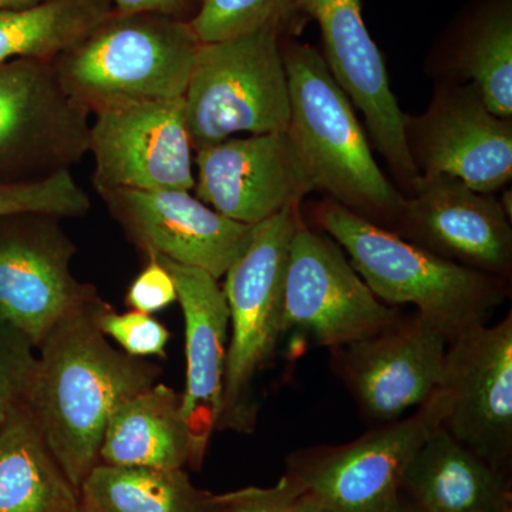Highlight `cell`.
<instances>
[{
  "label": "cell",
  "instance_id": "4dcf8cb0",
  "mask_svg": "<svg viewBox=\"0 0 512 512\" xmlns=\"http://www.w3.org/2000/svg\"><path fill=\"white\" fill-rule=\"evenodd\" d=\"M147 259V265L128 288L126 303L131 311L153 315L177 302V288L160 259L156 256H147Z\"/></svg>",
  "mask_w": 512,
  "mask_h": 512
},
{
  "label": "cell",
  "instance_id": "5b68a950",
  "mask_svg": "<svg viewBox=\"0 0 512 512\" xmlns=\"http://www.w3.org/2000/svg\"><path fill=\"white\" fill-rule=\"evenodd\" d=\"M299 205L254 225L241 258L228 269L222 286L229 311L231 340L225 365L218 430L251 433L256 423L254 379L275 355L282 336L286 271Z\"/></svg>",
  "mask_w": 512,
  "mask_h": 512
},
{
  "label": "cell",
  "instance_id": "5bb4252c",
  "mask_svg": "<svg viewBox=\"0 0 512 512\" xmlns=\"http://www.w3.org/2000/svg\"><path fill=\"white\" fill-rule=\"evenodd\" d=\"M407 148L420 175L444 174L494 194L512 178V121L495 116L473 83L441 87L407 116Z\"/></svg>",
  "mask_w": 512,
  "mask_h": 512
},
{
  "label": "cell",
  "instance_id": "2e32d148",
  "mask_svg": "<svg viewBox=\"0 0 512 512\" xmlns=\"http://www.w3.org/2000/svg\"><path fill=\"white\" fill-rule=\"evenodd\" d=\"M394 234L454 264L510 282L511 218L494 194L450 175H420Z\"/></svg>",
  "mask_w": 512,
  "mask_h": 512
},
{
  "label": "cell",
  "instance_id": "e0dca14e",
  "mask_svg": "<svg viewBox=\"0 0 512 512\" xmlns=\"http://www.w3.org/2000/svg\"><path fill=\"white\" fill-rule=\"evenodd\" d=\"M319 25L326 66L352 104L362 111L373 143L409 194L420 177L407 148L406 114L390 87L382 53L370 37L360 0H293Z\"/></svg>",
  "mask_w": 512,
  "mask_h": 512
},
{
  "label": "cell",
  "instance_id": "ffe728a7",
  "mask_svg": "<svg viewBox=\"0 0 512 512\" xmlns=\"http://www.w3.org/2000/svg\"><path fill=\"white\" fill-rule=\"evenodd\" d=\"M400 491L423 512H511L507 474L441 427L410 460Z\"/></svg>",
  "mask_w": 512,
  "mask_h": 512
},
{
  "label": "cell",
  "instance_id": "ac0fdd59",
  "mask_svg": "<svg viewBox=\"0 0 512 512\" xmlns=\"http://www.w3.org/2000/svg\"><path fill=\"white\" fill-rule=\"evenodd\" d=\"M194 163L195 197L251 227L315 191L289 130L229 137L195 151Z\"/></svg>",
  "mask_w": 512,
  "mask_h": 512
},
{
  "label": "cell",
  "instance_id": "d590c367",
  "mask_svg": "<svg viewBox=\"0 0 512 512\" xmlns=\"http://www.w3.org/2000/svg\"><path fill=\"white\" fill-rule=\"evenodd\" d=\"M77 512H84V511L82 510V508H79V511H77Z\"/></svg>",
  "mask_w": 512,
  "mask_h": 512
},
{
  "label": "cell",
  "instance_id": "cb8c5ba5",
  "mask_svg": "<svg viewBox=\"0 0 512 512\" xmlns=\"http://www.w3.org/2000/svg\"><path fill=\"white\" fill-rule=\"evenodd\" d=\"M111 0H47L0 12V64L55 60L113 13Z\"/></svg>",
  "mask_w": 512,
  "mask_h": 512
},
{
  "label": "cell",
  "instance_id": "277c9868",
  "mask_svg": "<svg viewBox=\"0 0 512 512\" xmlns=\"http://www.w3.org/2000/svg\"><path fill=\"white\" fill-rule=\"evenodd\" d=\"M200 45L183 19L113 10L53 64L70 97L96 114L183 99Z\"/></svg>",
  "mask_w": 512,
  "mask_h": 512
},
{
  "label": "cell",
  "instance_id": "484cf974",
  "mask_svg": "<svg viewBox=\"0 0 512 512\" xmlns=\"http://www.w3.org/2000/svg\"><path fill=\"white\" fill-rule=\"evenodd\" d=\"M296 15L293 0H201L188 25L200 43H215L262 28L284 32Z\"/></svg>",
  "mask_w": 512,
  "mask_h": 512
},
{
  "label": "cell",
  "instance_id": "e575fe53",
  "mask_svg": "<svg viewBox=\"0 0 512 512\" xmlns=\"http://www.w3.org/2000/svg\"><path fill=\"white\" fill-rule=\"evenodd\" d=\"M43 2H47V0H0V12L32 8V6L40 5Z\"/></svg>",
  "mask_w": 512,
  "mask_h": 512
},
{
  "label": "cell",
  "instance_id": "30bf717a",
  "mask_svg": "<svg viewBox=\"0 0 512 512\" xmlns=\"http://www.w3.org/2000/svg\"><path fill=\"white\" fill-rule=\"evenodd\" d=\"M77 248L47 214L0 218V320L39 348L57 322L99 295L72 272Z\"/></svg>",
  "mask_w": 512,
  "mask_h": 512
},
{
  "label": "cell",
  "instance_id": "f546056e",
  "mask_svg": "<svg viewBox=\"0 0 512 512\" xmlns=\"http://www.w3.org/2000/svg\"><path fill=\"white\" fill-rule=\"evenodd\" d=\"M303 493L302 485L286 474L272 487H247L214 494L208 512H289Z\"/></svg>",
  "mask_w": 512,
  "mask_h": 512
},
{
  "label": "cell",
  "instance_id": "836d02e7",
  "mask_svg": "<svg viewBox=\"0 0 512 512\" xmlns=\"http://www.w3.org/2000/svg\"><path fill=\"white\" fill-rule=\"evenodd\" d=\"M384 512H423L420 510V508H417L416 505L412 503V501L409 500V498L406 497V495L402 494V491H400V494L397 495L396 500L393 501L392 504H390V507L387 508Z\"/></svg>",
  "mask_w": 512,
  "mask_h": 512
},
{
  "label": "cell",
  "instance_id": "44dd1931",
  "mask_svg": "<svg viewBox=\"0 0 512 512\" xmlns=\"http://www.w3.org/2000/svg\"><path fill=\"white\" fill-rule=\"evenodd\" d=\"M99 457L101 464L117 467L175 470L191 466L181 394L157 382L121 402L104 430Z\"/></svg>",
  "mask_w": 512,
  "mask_h": 512
},
{
  "label": "cell",
  "instance_id": "d6986e66",
  "mask_svg": "<svg viewBox=\"0 0 512 512\" xmlns=\"http://www.w3.org/2000/svg\"><path fill=\"white\" fill-rule=\"evenodd\" d=\"M175 282L185 322V390L181 412L190 433L191 466L198 468L218 430L224 393L229 311L218 279L202 271L156 256Z\"/></svg>",
  "mask_w": 512,
  "mask_h": 512
},
{
  "label": "cell",
  "instance_id": "52a82bcc",
  "mask_svg": "<svg viewBox=\"0 0 512 512\" xmlns=\"http://www.w3.org/2000/svg\"><path fill=\"white\" fill-rule=\"evenodd\" d=\"M450 394L437 387L406 419L376 426L340 446L309 447L289 457L288 474L336 512H384L402 488L417 450L441 426Z\"/></svg>",
  "mask_w": 512,
  "mask_h": 512
},
{
  "label": "cell",
  "instance_id": "83f0119b",
  "mask_svg": "<svg viewBox=\"0 0 512 512\" xmlns=\"http://www.w3.org/2000/svg\"><path fill=\"white\" fill-rule=\"evenodd\" d=\"M37 349L22 332L0 320V429L25 400Z\"/></svg>",
  "mask_w": 512,
  "mask_h": 512
},
{
  "label": "cell",
  "instance_id": "9c48e42d",
  "mask_svg": "<svg viewBox=\"0 0 512 512\" xmlns=\"http://www.w3.org/2000/svg\"><path fill=\"white\" fill-rule=\"evenodd\" d=\"M397 316L370 291L335 239L299 222L286 271L282 335L296 330L336 349L379 332Z\"/></svg>",
  "mask_w": 512,
  "mask_h": 512
},
{
  "label": "cell",
  "instance_id": "7402d4cb",
  "mask_svg": "<svg viewBox=\"0 0 512 512\" xmlns=\"http://www.w3.org/2000/svg\"><path fill=\"white\" fill-rule=\"evenodd\" d=\"M79 508V491L63 473L23 400L0 429V512Z\"/></svg>",
  "mask_w": 512,
  "mask_h": 512
},
{
  "label": "cell",
  "instance_id": "8fae6325",
  "mask_svg": "<svg viewBox=\"0 0 512 512\" xmlns=\"http://www.w3.org/2000/svg\"><path fill=\"white\" fill-rule=\"evenodd\" d=\"M450 394L441 429L497 470L512 461V315L448 343L440 386Z\"/></svg>",
  "mask_w": 512,
  "mask_h": 512
},
{
  "label": "cell",
  "instance_id": "6da1fadb",
  "mask_svg": "<svg viewBox=\"0 0 512 512\" xmlns=\"http://www.w3.org/2000/svg\"><path fill=\"white\" fill-rule=\"evenodd\" d=\"M109 303L94 296L57 322L37 348L25 403L77 491L100 463L111 413L157 383L160 367L114 348L99 328Z\"/></svg>",
  "mask_w": 512,
  "mask_h": 512
},
{
  "label": "cell",
  "instance_id": "9a60e30c",
  "mask_svg": "<svg viewBox=\"0 0 512 512\" xmlns=\"http://www.w3.org/2000/svg\"><path fill=\"white\" fill-rule=\"evenodd\" d=\"M128 241L146 256L202 269L220 281L241 258L254 227L224 217L191 191L96 188Z\"/></svg>",
  "mask_w": 512,
  "mask_h": 512
},
{
  "label": "cell",
  "instance_id": "8992f818",
  "mask_svg": "<svg viewBox=\"0 0 512 512\" xmlns=\"http://www.w3.org/2000/svg\"><path fill=\"white\" fill-rule=\"evenodd\" d=\"M281 35L278 29L262 28L201 43L184 94L192 150L241 133L288 130L291 99Z\"/></svg>",
  "mask_w": 512,
  "mask_h": 512
},
{
  "label": "cell",
  "instance_id": "d4e9b609",
  "mask_svg": "<svg viewBox=\"0 0 512 512\" xmlns=\"http://www.w3.org/2000/svg\"><path fill=\"white\" fill-rule=\"evenodd\" d=\"M456 69L476 84L488 109L512 117V8L498 0L478 13L461 40Z\"/></svg>",
  "mask_w": 512,
  "mask_h": 512
},
{
  "label": "cell",
  "instance_id": "ba28073f",
  "mask_svg": "<svg viewBox=\"0 0 512 512\" xmlns=\"http://www.w3.org/2000/svg\"><path fill=\"white\" fill-rule=\"evenodd\" d=\"M89 146V111L66 92L53 60L0 64V184L72 171Z\"/></svg>",
  "mask_w": 512,
  "mask_h": 512
},
{
  "label": "cell",
  "instance_id": "7c38bea8",
  "mask_svg": "<svg viewBox=\"0 0 512 512\" xmlns=\"http://www.w3.org/2000/svg\"><path fill=\"white\" fill-rule=\"evenodd\" d=\"M448 339L419 312L332 349L336 373L373 426L402 419L440 386Z\"/></svg>",
  "mask_w": 512,
  "mask_h": 512
},
{
  "label": "cell",
  "instance_id": "d6a6232c",
  "mask_svg": "<svg viewBox=\"0 0 512 512\" xmlns=\"http://www.w3.org/2000/svg\"><path fill=\"white\" fill-rule=\"evenodd\" d=\"M289 512H336L328 505L323 504L318 498L308 493L299 495L298 500L295 501L291 511Z\"/></svg>",
  "mask_w": 512,
  "mask_h": 512
},
{
  "label": "cell",
  "instance_id": "f1b7e54d",
  "mask_svg": "<svg viewBox=\"0 0 512 512\" xmlns=\"http://www.w3.org/2000/svg\"><path fill=\"white\" fill-rule=\"evenodd\" d=\"M99 328L120 350L140 359L164 357L170 342V332L153 315L137 311L117 313L110 305L100 313Z\"/></svg>",
  "mask_w": 512,
  "mask_h": 512
},
{
  "label": "cell",
  "instance_id": "1f68e13d",
  "mask_svg": "<svg viewBox=\"0 0 512 512\" xmlns=\"http://www.w3.org/2000/svg\"><path fill=\"white\" fill-rule=\"evenodd\" d=\"M191 0H111L120 13H158L181 19Z\"/></svg>",
  "mask_w": 512,
  "mask_h": 512
},
{
  "label": "cell",
  "instance_id": "603a6c76",
  "mask_svg": "<svg viewBox=\"0 0 512 512\" xmlns=\"http://www.w3.org/2000/svg\"><path fill=\"white\" fill-rule=\"evenodd\" d=\"M84 512H208L214 494L191 483L184 468L97 464L79 490Z\"/></svg>",
  "mask_w": 512,
  "mask_h": 512
},
{
  "label": "cell",
  "instance_id": "4316f807",
  "mask_svg": "<svg viewBox=\"0 0 512 512\" xmlns=\"http://www.w3.org/2000/svg\"><path fill=\"white\" fill-rule=\"evenodd\" d=\"M92 207L72 171L36 183L0 184V218L15 214H47L60 220L82 218Z\"/></svg>",
  "mask_w": 512,
  "mask_h": 512
},
{
  "label": "cell",
  "instance_id": "3957f363",
  "mask_svg": "<svg viewBox=\"0 0 512 512\" xmlns=\"http://www.w3.org/2000/svg\"><path fill=\"white\" fill-rule=\"evenodd\" d=\"M313 217L379 301L416 306L448 343L487 325L507 299L510 282L431 254L333 201L320 202Z\"/></svg>",
  "mask_w": 512,
  "mask_h": 512
},
{
  "label": "cell",
  "instance_id": "7a4b0ae2",
  "mask_svg": "<svg viewBox=\"0 0 512 512\" xmlns=\"http://www.w3.org/2000/svg\"><path fill=\"white\" fill-rule=\"evenodd\" d=\"M295 140L315 191L363 220L394 231L404 194L376 163L352 101L308 43L281 42Z\"/></svg>",
  "mask_w": 512,
  "mask_h": 512
},
{
  "label": "cell",
  "instance_id": "4fadbf2b",
  "mask_svg": "<svg viewBox=\"0 0 512 512\" xmlns=\"http://www.w3.org/2000/svg\"><path fill=\"white\" fill-rule=\"evenodd\" d=\"M89 154L94 190L194 191L184 97L97 111L90 124Z\"/></svg>",
  "mask_w": 512,
  "mask_h": 512
}]
</instances>
